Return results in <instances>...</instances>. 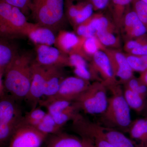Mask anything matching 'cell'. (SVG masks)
<instances>
[{"label":"cell","mask_w":147,"mask_h":147,"mask_svg":"<svg viewBox=\"0 0 147 147\" xmlns=\"http://www.w3.org/2000/svg\"><path fill=\"white\" fill-rule=\"evenodd\" d=\"M34 59L32 52L19 53L5 71L3 82L6 90L15 99L26 98L28 94Z\"/></svg>","instance_id":"6da1fadb"},{"label":"cell","mask_w":147,"mask_h":147,"mask_svg":"<svg viewBox=\"0 0 147 147\" xmlns=\"http://www.w3.org/2000/svg\"><path fill=\"white\" fill-rule=\"evenodd\" d=\"M72 130L79 136L91 139H100L115 147H138L135 142L121 131L94 123L78 113L73 119Z\"/></svg>","instance_id":"7a4b0ae2"},{"label":"cell","mask_w":147,"mask_h":147,"mask_svg":"<svg viewBox=\"0 0 147 147\" xmlns=\"http://www.w3.org/2000/svg\"><path fill=\"white\" fill-rule=\"evenodd\" d=\"M65 0H31L30 12L36 24L57 33L64 30L67 20Z\"/></svg>","instance_id":"3957f363"},{"label":"cell","mask_w":147,"mask_h":147,"mask_svg":"<svg viewBox=\"0 0 147 147\" xmlns=\"http://www.w3.org/2000/svg\"><path fill=\"white\" fill-rule=\"evenodd\" d=\"M111 93L102 119L109 127H115L122 131H128L131 124L130 108L124 96L123 91L119 83L108 87Z\"/></svg>","instance_id":"277c9868"},{"label":"cell","mask_w":147,"mask_h":147,"mask_svg":"<svg viewBox=\"0 0 147 147\" xmlns=\"http://www.w3.org/2000/svg\"><path fill=\"white\" fill-rule=\"evenodd\" d=\"M32 24L28 22L20 9L0 0V34L2 38L26 36Z\"/></svg>","instance_id":"5b68a950"},{"label":"cell","mask_w":147,"mask_h":147,"mask_svg":"<svg viewBox=\"0 0 147 147\" xmlns=\"http://www.w3.org/2000/svg\"><path fill=\"white\" fill-rule=\"evenodd\" d=\"M107 90L102 82L95 81L73 101L74 104L86 114H102L108 106Z\"/></svg>","instance_id":"8992f818"},{"label":"cell","mask_w":147,"mask_h":147,"mask_svg":"<svg viewBox=\"0 0 147 147\" xmlns=\"http://www.w3.org/2000/svg\"><path fill=\"white\" fill-rule=\"evenodd\" d=\"M74 30L77 35L86 38L95 36L99 32L109 31L117 33L119 31L113 19L100 11L94 13L88 19L77 26Z\"/></svg>","instance_id":"52a82bcc"},{"label":"cell","mask_w":147,"mask_h":147,"mask_svg":"<svg viewBox=\"0 0 147 147\" xmlns=\"http://www.w3.org/2000/svg\"><path fill=\"white\" fill-rule=\"evenodd\" d=\"M90 67L93 80L103 83L107 88L118 83L105 51H99L92 57Z\"/></svg>","instance_id":"ba28073f"},{"label":"cell","mask_w":147,"mask_h":147,"mask_svg":"<svg viewBox=\"0 0 147 147\" xmlns=\"http://www.w3.org/2000/svg\"><path fill=\"white\" fill-rule=\"evenodd\" d=\"M48 135L23 123L13 134L8 147H41Z\"/></svg>","instance_id":"9c48e42d"},{"label":"cell","mask_w":147,"mask_h":147,"mask_svg":"<svg viewBox=\"0 0 147 147\" xmlns=\"http://www.w3.org/2000/svg\"><path fill=\"white\" fill-rule=\"evenodd\" d=\"M91 83L90 81L77 76L66 77L61 83L57 93L52 97L44 100L62 99L73 102L88 88Z\"/></svg>","instance_id":"30bf717a"},{"label":"cell","mask_w":147,"mask_h":147,"mask_svg":"<svg viewBox=\"0 0 147 147\" xmlns=\"http://www.w3.org/2000/svg\"><path fill=\"white\" fill-rule=\"evenodd\" d=\"M90 0H65V13L67 20L75 29L94 13Z\"/></svg>","instance_id":"8fae6325"},{"label":"cell","mask_w":147,"mask_h":147,"mask_svg":"<svg viewBox=\"0 0 147 147\" xmlns=\"http://www.w3.org/2000/svg\"><path fill=\"white\" fill-rule=\"evenodd\" d=\"M34 60L45 66L70 67L69 57L56 47L36 45Z\"/></svg>","instance_id":"7c38bea8"},{"label":"cell","mask_w":147,"mask_h":147,"mask_svg":"<svg viewBox=\"0 0 147 147\" xmlns=\"http://www.w3.org/2000/svg\"><path fill=\"white\" fill-rule=\"evenodd\" d=\"M50 67L39 64L34 60L33 62L31 85L26 98L33 103V108H36V105L39 103L41 98L44 96L45 83Z\"/></svg>","instance_id":"4fadbf2b"},{"label":"cell","mask_w":147,"mask_h":147,"mask_svg":"<svg viewBox=\"0 0 147 147\" xmlns=\"http://www.w3.org/2000/svg\"><path fill=\"white\" fill-rule=\"evenodd\" d=\"M105 52L109 58L114 75L117 81L119 80V84H125L134 77V71L127 61L125 54L119 49L106 48Z\"/></svg>","instance_id":"5bb4252c"},{"label":"cell","mask_w":147,"mask_h":147,"mask_svg":"<svg viewBox=\"0 0 147 147\" xmlns=\"http://www.w3.org/2000/svg\"><path fill=\"white\" fill-rule=\"evenodd\" d=\"M86 37L79 36L76 33L62 30L56 36L55 47L66 55L77 54L85 58L83 45Z\"/></svg>","instance_id":"9a60e30c"},{"label":"cell","mask_w":147,"mask_h":147,"mask_svg":"<svg viewBox=\"0 0 147 147\" xmlns=\"http://www.w3.org/2000/svg\"><path fill=\"white\" fill-rule=\"evenodd\" d=\"M11 95L5 94L0 100V125L19 127L23 123L24 116Z\"/></svg>","instance_id":"2e32d148"},{"label":"cell","mask_w":147,"mask_h":147,"mask_svg":"<svg viewBox=\"0 0 147 147\" xmlns=\"http://www.w3.org/2000/svg\"><path fill=\"white\" fill-rule=\"evenodd\" d=\"M45 142V147H94L91 139L62 131L48 135Z\"/></svg>","instance_id":"e0dca14e"},{"label":"cell","mask_w":147,"mask_h":147,"mask_svg":"<svg viewBox=\"0 0 147 147\" xmlns=\"http://www.w3.org/2000/svg\"><path fill=\"white\" fill-rule=\"evenodd\" d=\"M121 30L123 31L125 41L147 34L144 24L133 9L129 11L125 16Z\"/></svg>","instance_id":"ac0fdd59"},{"label":"cell","mask_w":147,"mask_h":147,"mask_svg":"<svg viewBox=\"0 0 147 147\" xmlns=\"http://www.w3.org/2000/svg\"><path fill=\"white\" fill-rule=\"evenodd\" d=\"M17 45L9 39L2 38L0 40V76L3 77L5 71L18 54Z\"/></svg>","instance_id":"d6986e66"},{"label":"cell","mask_w":147,"mask_h":147,"mask_svg":"<svg viewBox=\"0 0 147 147\" xmlns=\"http://www.w3.org/2000/svg\"><path fill=\"white\" fill-rule=\"evenodd\" d=\"M56 34L46 27L33 24L27 33V36L36 45L52 46L55 44Z\"/></svg>","instance_id":"ffe728a7"},{"label":"cell","mask_w":147,"mask_h":147,"mask_svg":"<svg viewBox=\"0 0 147 147\" xmlns=\"http://www.w3.org/2000/svg\"><path fill=\"white\" fill-rule=\"evenodd\" d=\"M64 68L50 67L44 90L43 96L45 98L52 97L58 92L61 83L66 77Z\"/></svg>","instance_id":"44dd1931"},{"label":"cell","mask_w":147,"mask_h":147,"mask_svg":"<svg viewBox=\"0 0 147 147\" xmlns=\"http://www.w3.org/2000/svg\"><path fill=\"white\" fill-rule=\"evenodd\" d=\"M133 0H111L109 7L112 19L119 31L121 30L125 16L130 10Z\"/></svg>","instance_id":"7402d4cb"},{"label":"cell","mask_w":147,"mask_h":147,"mask_svg":"<svg viewBox=\"0 0 147 147\" xmlns=\"http://www.w3.org/2000/svg\"><path fill=\"white\" fill-rule=\"evenodd\" d=\"M69 57L70 67L74 69V72L76 76L88 81L93 80L90 63H88L87 60L77 54H72Z\"/></svg>","instance_id":"603a6c76"},{"label":"cell","mask_w":147,"mask_h":147,"mask_svg":"<svg viewBox=\"0 0 147 147\" xmlns=\"http://www.w3.org/2000/svg\"><path fill=\"white\" fill-rule=\"evenodd\" d=\"M131 139L139 142V145L147 141V119L136 120L131 123L129 129Z\"/></svg>","instance_id":"cb8c5ba5"},{"label":"cell","mask_w":147,"mask_h":147,"mask_svg":"<svg viewBox=\"0 0 147 147\" xmlns=\"http://www.w3.org/2000/svg\"><path fill=\"white\" fill-rule=\"evenodd\" d=\"M106 49L96 36L88 37L84 40L83 50L88 61H90L92 57L98 51H105Z\"/></svg>","instance_id":"d4e9b609"},{"label":"cell","mask_w":147,"mask_h":147,"mask_svg":"<svg viewBox=\"0 0 147 147\" xmlns=\"http://www.w3.org/2000/svg\"><path fill=\"white\" fill-rule=\"evenodd\" d=\"M73 102L62 99L46 100L42 99L40 101L41 106L47 108V113L52 116L59 114L70 107Z\"/></svg>","instance_id":"484cf974"},{"label":"cell","mask_w":147,"mask_h":147,"mask_svg":"<svg viewBox=\"0 0 147 147\" xmlns=\"http://www.w3.org/2000/svg\"><path fill=\"white\" fill-rule=\"evenodd\" d=\"M116 32L104 31L98 32L95 36L102 45L106 48L119 49L121 46L119 37L116 35Z\"/></svg>","instance_id":"4316f807"},{"label":"cell","mask_w":147,"mask_h":147,"mask_svg":"<svg viewBox=\"0 0 147 147\" xmlns=\"http://www.w3.org/2000/svg\"><path fill=\"white\" fill-rule=\"evenodd\" d=\"M123 94L129 108L138 112H141L144 109L145 98L125 86Z\"/></svg>","instance_id":"83f0119b"},{"label":"cell","mask_w":147,"mask_h":147,"mask_svg":"<svg viewBox=\"0 0 147 147\" xmlns=\"http://www.w3.org/2000/svg\"><path fill=\"white\" fill-rule=\"evenodd\" d=\"M34 127L40 132L49 135L60 132L62 128L56 123L53 116L48 113H46L42 121Z\"/></svg>","instance_id":"f1b7e54d"},{"label":"cell","mask_w":147,"mask_h":147,"mask_svg":"<svg viewBox=\"0 0 147 147\" xmlns=\"http://www.w3.org/2000/svg\"><path fill=\"white\" fill-rule=\"evenodd\" d=\"M130 67L133 71L140 73L147 70V56L125 54Z\"/></svg>","instance_id":"f546056e"},{"label":"cell","mask_w":147,"mask_h":147,"mask_svg":"<svg viewBox=\"0 0 147 147\" xmlns=\"http://www.w3.org/2000/svg\"><path fill=\"white\" fill-rule=\"evenodd\" d=\"M79 111L73 102L71 106L67 110L59 114L52 116L56 123L62 128L69 121L73 120L76 115L79 113Z\"/></svg>","instance_id":"4dcf8cb0"},{"label":"cell","mask_w":147,"mask_h":147,"mask_svg":"<svg viewBox=\"0 0 147 147\" xmlns=\"http://www.w3.org/2000/svg\"><path fill=\"white\" fill-rule=\"evenodd\" d=\"M46 113L40 108H32L30 112L27 113L24 116L23 122L25 124L35 127L42 121Z\"/></svg>","instance_id":"1f68e13d"},{"label":"cell","mask_w":147,"mask_h":147,"mask_svg":"<svg viewBox=\"0 0 147 147\" xmlns=\"http://www.w3.org/2000/svg\"><path fill=\"white\" fill-rule=\"evenodd\" d=\"M131 5L132 9L137 13L147 32V5L140 0H133Z\"/></svg>","instance_id":"d6a6232c"},{"label":"cell","mask_w":147,"mask_h":147,"mask_svg":"<svg viewBox=\"0 0 147 147\" xmlns=\"http://www.w3.org/2000/svg\"><path fill=\"white\" fill-rule=\"evenodd\" d=\"M125 86L129 89L139 94L145 98L147 93V86L140 80L134 76L128 80L125 84Z\"/></svg>","instance_id":"836d02e7"},{"label":"cell","mask_w":147,"mask_h":147,"mask_svg":"<svg viewBox=\"0 0 147 147\" xmlns=\"http://www.w3.org/2000/svg\"><path fill=\"white\" fill-rule=\"evenodd\" d=\"M147 43V34L134 39L126 40L123 46L124 51L127 54L131 52V50L141 45Z\"/></svg>","instance_id":"e575fe53"},{"label":"cell","mask_w":147,"mask_h":147,"mask_svg":"<svg viewBox=\"0 0 147 147\" xmlns=\"http://www.w3.org/2000/svg\"><path fill=\"white\" fill-rule=\"evenodd\" d=\"M11 5L21 9L26 15L30 12V6L31 0H1Z\"/></svg>","instance_id":"d590c367"},{"label":"cell","mask_w":147,"mask_h":147,"mask_svg":"<svg viewBox=\"0 0 147 147\" xmlns=\"http://www.w3.org/2000/svg\"><path fill=\"white\" fill-rule=\"evenodd\" d=\"M94 11H100L108 7L111 0H90Z\"/></svg>","instance_id":"8d00e7d4"},{"label":"cell","mask_w":147,"mask_h":147,"mask_svg":"<svg viewBox=\"0 0 147 147\" xmlns=\"http://www.w3.org/2000/svg\"><path fill=\"white\" fill-rule=\"evenodd\" d=\"M129 54L137 55L147 56V43L141 45L140 47L133 49Z\"/></svg>","instance_id":"74e56055"},{"label":"cell","mask_w":147,"mask_h":147,"mask_svg":"<svg viewBox=\"0 0 147 147\" xmlns=\"http://www.w3.org/2000/svg\"><path fill=\"white\" fill-rule=\"evenodd\" d=\"M93 142L94 147H115L108 142L100 139H95Z\"/></svg>","instance_id":"f35d334b"},{"label":"cell","mask_w":147,"mask_h":147,"mask_svg":"<svg viewBox=\"0 0 147 147\" xmlns=\"http://www.w3.org/2000/svg\"><path fill=\"white\" fill-rule=\"evenodd\" d=\"M139 78L147 86V70L141 73Z\"/></svg>","instance_id":"ab89813d"},{"label":"cell","mask_w":147,"mask_h":147,"mask_svg":"<svg viewBox=\"0 0 147 147\" xmlns=\"http://www.w3.org/2000/svg\"><path fill=\"white\" fill-rule=\"evenodd\" d=\"M139 147H147V142H145L144 144H142L139 145L138 146Z\"/></svg>","instance_id":"60d3db41"},{"label":"cell","mask_w":147,"mask_h":147,"mask_svg":"<svg viewBox=\"0 0 147 147\" xmlns=\"http://www.w3.org/2000/svg\"><path fill=\"white\" fill-rule=\"evenodd\" d=\"M140 1H142L143 2L147 5V0H140Z\"/></svg>","instance_id":"b9f144b4"}]
</instances>
